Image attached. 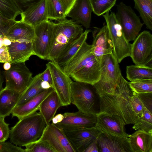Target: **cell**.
Returning <instances> with one entry per match:
<instances>
[{"mask_svg":"<svg viewBox=\"0 0 152 152\" xmlns=\"http://www.w3.org/2000/svg\"><path fill=\"white\" fill-rule=\"evenodd\" d=\"M101 76L93 86L99 95L107 94L120 96L129 100L132 92L128 82L123 77L113 52L102 56L100 59Z\"/></svg>","mask_w":152,"mask_h":152,"instance_id":"6da1fadb","label":"cell"},{"mask_svg":"<svg viewBox=\"0 0 152 152\" xmlns=\"http://www.w3.org/2000/svg\"><path fill=\"white\" fill-rule=\"evenodd\" d=\"M46 125L40 113L35 112L20 119L11 128L10 141L16 145L25 146L39 139Z\"/></svg>","mask_w":152,"mask_h":152,"instance_id":"7a4b0ae2","label":"cell"},{"mask_svg":"<svg viewBox=\"0 0 152 152\" xmlns=\"http://www.w3.org/2000/svg\"><path fill=\"white\" fill-rule=\"evenodd\" d=\"M83 32L82 25L65 18L54 23L52 39L47 60L55 62L68 44Z\"/></svg>","mask_w":152,"mask_h":152,"instance_id":"3957f363","label":"cell"},{"mask_svg":"<svg viewBox=\"0 0 152 152\" xmlns=\"http://www.w3.org/2000/svg\"><path fill=\"white\" fill-rule=\"evenodd\" d=\"M99 96L100 111L98 113L118 115L125 125L135 123L138 117L133 111L129 100L120 96L107 94Z\"/></svg>","mask_w":152,"mask_h":152,"instance_id":"277c9868","label":"cell"},{"mask_svg":"<svg viewBox=\"0 0 152 152\" xmlns=\"http://www.w3.org/2000/svg\"><path fill=\"white\" fill-rule=\"evenodd\" d=\"M108 11L102 15L107 24L113 46V52L118 63L130 56L131 44L126 39L122 27L114 12Z\"/></svg>","mask_w":152,"mask_h":152,"instance_id":"5b68a950","label":"cell"},{"mask_svg":"<svg viewBox=\"0 0 152 152\" xmlns=\"http://www.w3.org/2000/svg\"><path fill=\"white\" fill-rule=\"evenodd\" d=\"M89 84L72 81L71 83V103L78 111L96 115L95 109V96Z\"/></svg>","mask_w":152,"mask_h":152,"instance_id":"8992f818","label":"cell"},{"mask_svg":"<svg viewBox=\"0 0 152 152\" xmlns=\"http://www.w3.org/2000/svg\"><path fill=\"white\" fill-rule=\"evenodd\" d=\"M115 14L122 29L127 40H134L143 25L139 17L137 15L130 6L121 2L117 6Z\"/></svg>","mask_w":152,"mask_h":152,"instance_id":"52a82bcc","label":"cell"},{"mask_svg":"<svg viewBox=\"0 0 152 152\" xmlns=\"http://www.w3.org/2000/svg\"><path fill=\"white\" fill-rule=\"evenodd\" d=\"M130 56L135 65L152 66V35L148 31L141 32L131 44Z\"/></svg>","mask_w":152,"mask_h":152,"instance_id":"ba28073f","label":"cell"},{"mask_svg":"<svg viewBox=\"0 0 152 152\" xmlns=\"http://www.w3.org/2000/svg\"><path fill=\"white\" fill-rule=\"evenodd\" d=\"M50 71L53 86L61 102L62 106L71 103V83L72 80L56 63L50 61L46 65Z\"/></svg>","mask_w":152,"mask_h":152,"instance_id":"9c48e42d","label":"cell"},{"mask_svg":"<svg viewBox=\"0 0 152 152\" xmlns=\"http://www.w3.org/2000/svg\"><path fill=\"white\" fill-rule=\"evenodd\" d=\"M11 67L4 72L5 88L22 93L28 85L32 74L25 62L11 64Z\"/></svg>","mask_w":152,"mask_h":152,"instance_id":"30bf717a","label":"cell"},{"mask_svg":"<svg viewBox=\"0 0 152 152\" xmlns=\"http://www.w3.org/2000/svg\"><path fill=\"white\" fill-rule=\"evenodd\" d=\"M54 23L49 19L34 27V36L32 42L34 55L47 60L52 39Z\"/></svg>","mask_w":152,"mask_h":152,"instance_id":"8fae6325","label":"cell"},{"mask_svg":"<svg viewBox=\"0 0 152 152\" xmlns=\"http://www.w3.org/2000/svg\"><path fill=\"white\" fill-rule=\"evenodd\" d=\"M38 140L47 142L56 152H76L64 131L53 123L47 124Z\"/></svg>","mask_w":152,"mask_h":152,"instance_id":"7c38bea8","label":"cell"},{"mask_svg":"<svg viewBox=\"0 0 152 152\" xmlns=\"http://www.w3.org/2000/svg\"><path fill=\"white\" fill-rule=\"evenodd\" d=\"M63 114V120L55 125L64 130L91 128L95 126L97 121L96 115L86 113L79 111L66 112Z\"/></svg>","mask_w":152,"mask_h":152,"instance_id":"4fadbf2b","label":"cell"},{"mask_svg":"<svg viewBox=\"0 0 152 152\" xmlns=\"http://www.w3.org/2000/svg\"><path fill=\"white\" fill-rule=\"evenodd\" d=\"M95 127L102 133L122 138L129 135L126 132L124 123L117 115H108L97 113Z\"/></svg>","mask_w":152,"mask_h":152,"instance_id":"5bb4252c","label":"cell"},{"mask_svg":"<svg viewBox=\"0 0 152 152\" xmlns=\"http://www.w3.org/2000/svg\"><path fill=\"white\" fill-rule=\"evenodd\" d=\"M63 130L76 152H83L88 145L97 139L102 133L95 126Z\"/></svg>","mask_w":152,"mask_h":152,"instance_id":"9a60e30c","label":"cell"},{"mask_svg":"<svg viewBox=\"0 0 152 152\" xmlns=\"http://www.w3.org/2000/svg\"><path fill=\"white\" fill-rule=\"evenodd\" d=\"M99 152H132L128 138L101 133L97 139Z\"/></svg>","mask_w":152,"mask_h":152,"instance_id":"2e32d148","label":"cell"},{"mask_svg":"<svg viewBox=\"0 0 152 152\" xmlns=\"http://www.w3.org/2000/svg\"><path fill=\"white\" fill-rule=\"evenodd\" d=\"M96 58L92 45L88 44L86 41L63 70L70 77Z\"/></svg>","mask_w":152,"mask_h":152,"instance_id":"e0dca14e","label":"cell"},{"mask_svg":"<svg viewBox=\"0 0 152 152\" xmlns=\"http://www.w3.org/2000/svg\"><path fill=\"white\" fill-rule=\"evenodd\" d=\"M100 60L96 58L70 75L74 80L93 86L101 76Z\"/></svg>","mask_w":152,"mask_h":152,"instance_id":"ac0fdd59","label":"cell"},{"mask_svg":"<svg viewBox=\"0 0 152 152\" xmlns=\"http://www.w3.org/2000/svg\"><path fill=\"white\" fill-rule=\"evenodd\" d=\"M92 12L89 0H76L66 17L87 29L90 26Z\"/></svg>","mask_w":152,"mask_h":152,"instance_id":"d6986e66","label":"cell"},{"mask_svg":"<svg viewBox=\"0 0 152 152\" xmlns=\"http://www.w3.org/2000/svg\"><path fill=\"white\" fill-rule=\"evenodd\" d=\"M7 47L11 57V64L25 62L31 56L34 55L32 42L12 41Z\"/></svg>","mask_w":152,"mask_h":152,"instance_id":"ffe728a7","label":"cell"},{"mask_svg":"<svg viewBox=\"0 0 152 152\" xmlns=\"http://www.w3.org/2000/svg\"><path fill=\"white\" fill-rule=\"evenodd\" d=\"M92 45L94 55L99 59L103 56L113 52V43L106 25L99 29Z\"/></svg>","mask_w":152,"mask_h":152,"instance_id":"44dd1931","label":"cell"},{"mask_svg":"<svg viewBox=\"0 0 152 152\" xmlns=\"http://www.w3.org/2000/svg\"><path fill=\"white\" fill-rule=\"evenodd\" d=\"M54 91L52 88L44 90L23 104L16 106L11 113L12 117L20 120L37 112L44 99Z\"/></svg>","mask_w":152,"mask_h":152,"instance_id":"7402d4cb","label":"cell"},{"mask_svg":"<svg viewBox=\"0 0 152 152\" xmlns=\"http://www.w3.org/2000/svg\"><path fill=\"white\" fill-rule=\"evenodd\" d=\"M20 15V20L34 27L48 19L46 12L45 0H41L31 6Z\"/></svg>","mask_w":152,"mask_h":152,"instance_id":"603a6c76","label":"cell"},{"mask_svg":"<svg viewBox=\"0 0 152 152\" xmlns=\"http://www.w3.org/2000/svg\"><path fill=\"white\" fill-rule=\"evenodd\" d=\"M90 30H86L65 47L54 62L62 69L86 41Z\"/></svg>","mask_w":152,"mask_h":152,"instance_id":"cb8c5ba5","label":"cell"},{"mask_svg":"<svg viewBox=\"0 0 152 152\" xmlns=\"http://www.w3.org/2000/svg\"><path fill=\"white\" fill-rule=\"evenodd\" d=\"M128 138L132 152H152V133L137 130Z\"/></svg>","mask_w":152,"mask_h":152,"instance_id":"d4e9b609","label":"cell"},{"mask_svg":"<svg viewBox=\"0 0 152 152\" xmlns=\"http://www.w3.org/2000/svg\"><path fill=\"white\" fill-rule=\"evenodd\" d=\"M5 36L11 41L32 42L34 36V27L20 20L10 28Z\"/></svg>","mask_w":152,"mask_h":152,"instance_id":"484cf974","label":"cell"},{"mask_svg":"<svg viewBox=\"0 0 152 152\" xmlns=\"http://www.w3.org/2000/svg\"><path fill=\"white\" fill-rule=\"evenodd\" d=\"M21 94L5 87L0 91V117L5 118L12 113Z\"/></svg>","mask_w":152,"mask_h":152,"instance_id":"4316f807","label":"cell"},{"mask_svg":"<svg viewBox=\"0 0 152 152\" xmlns=\"http://www.w3.org/2000/svg\"><path fill=\"white\" fill-rule=\"evenodd\" d=\"M61 106V102L55 91L50 93L44 99L40 105L39 110L47 124L50 123L58 109Z\"/></svg>","mask_w":152,"mask_h":152,"instance_id":"83f0119b","label":"cell"},{"mask_svg":"<svg viewBox=\"0 0 152 152\" xmlns=\"http://www.w3.org/2000/svg\"><path fill=\"white\" fill-rule=\"evenodd\" d=\"M41 75L40 73L32 77L27 87L21 93L17 106L23 104L44 90L41 86Z\"/></svg>","mask_w":152,"mask_h":152,"instance_id":"f1b7e54d","label":"cell"},{"mask_svg":"<svg viewBox=\"0 0 152 152\" xmlns=\"http://www.w3.org/2000/svg\"><path fill=\"white\" fill-rule=\"evenodd\" d=\"M126 77L133 81L140 80H152V66L137 65L128 66L126 67Z\"/></svg>","mask_w":152,"mask_h":152,"instance_id":"f546056e","label":"cell"},{"mask_svg":"<svg viewBox=\"0 0 152 152\" xmlns=\"http://www.w3.org/2000/svg\"><path fill=\"white\" fill-rule=\"evenodd\" d=\"M134 7L139 12L146 27L152 30V0H134Z\"/></svg>","mask_w":152,"mask_h":152,"instance_id":"4dcf8cb0","label":"cell"},{"mask_svg":"<svg viewBox=\"0 0 152 152\" xmlns=\"http://www.w3.org/2000/svg\"><path fill=\"white\" fill-rule=\"evenodd\" d=\"M48 19L58 21L66 18L65 10L59 0H45Z\"/></svg>","mask_w":152,"mask_h":152,"instance_id":"1f68e13d","label":"cell"},{"mask_svg":"<svg viewBox=\"0 0 152 152\" xmlns=\"http://www.w3.org/2000/svg\"><path fill=\"white\" fill-rule=\"evenodd\" d=\"M20 13L13 0H0V15L8 19L15 20Z\"/></svg>","mask_w":152,"mask_h":152,"instance_id":"d6a6232c","label":"cell"},{"mask_svg":"<svg viewBox=\"0 0 152 152\" xmlns=\"http://www.w3.org/2000/svg\"><path fill=\"white\" fill-rule=\"evenodd\" d=\"M134 124L132 128L135 130L152 133V113L145 107L142 116L138 117Z\"/></svg>","mask_w":152,"mask_h":152,"instance_id":"836d02e7","label":"cell"},{"mask_svg":"<svg viewBox=\"0 0 152 152\" xmlns=\"http://www.w3.org/2000/svg\"><path fill=\"white\" fill-rule=\"evenodd\" d=\"M92 12L99 16L109 11L115 5L117 0H89Z\"/></svg>","mask_w":152,"mask_h":152,"instance_id":"e575fe53","label":"cell"},{"mask_svg":"<svg viewBox=\"0 0 152 152\" xmlns=\"http://www.w3.org/2000/svg\"><path fill=\"white\" fill-rule=\"evenodd\" d=\"M131 90L136 93L152 92V80H140L128 82Z\"/></svg>","mask_w":152,"mask_h":152,"instance_id":"d590c367","label":"cell"},{"mask_svg":"<svg viewBox=\"0 0 152 152\" xmlns=\"http://www.w3.org/2000/svg\"><path fill=\"white\" fill-rule=\"evenodd\" d=\"M25 152H56L47 142L37 140L25 146Z\"/></svg>","mask_w":152,"mask_h":152,"instance_id":"8d00e7d4","label":"cell"},{"mask_svg":"<svg viewBox=\"0 0 152 152\" xmlns=\"http://www.w3.org/2000/svg\"><path fill=\"white\" fill-rule=\"evenodd\" d=\"M129 101L132 108L136 115L138 117H142L145 107L136 93L133 92V95L131 97Z\"/></svg>","mask_w":152,"mask_h":152,"instance_id":"74e56055","label":"cell"},{"mask_svg":"<svg viewBox=\"0 0 152 152\" xmlns=\"http://www.w3.org/2000/svg\"><path fill=\"white\" fill-rule=\"evenodd\" d=\"M17 21L0 15V35L5 36L9 29Z\"/></svg>","mask_w":152,"mask_h":152,"instance_id":"f35d334b","label":"cell"},{"mask_svg":"<svg viewBox=\"0 0 152 152\" xmlns=\"http://www.w3.org/2000/svg\"><path fill=\"white\" fill-rule=\"evenodd\" d=\"M4 118L0 117V142L5 141L10 136L9 124L5 121Z\"/></svg>","mask_w":152,"mask_h":152,"instance_id":"ab89813d","label":"cell"},{"mask_svg":"<svg viewBox=\"0 0 152 152\" xmlns=\"http://www.w3.org/2000/svg\"><path fill=\"white\" fill-rule=\"evenodd\" d=\"M25 152V149L14 145L11 142H0V152Z\"/></svg>","mask_w":152,"mask_h":152,"instance_id":"60d3db41","label":"cell"},{"mask_svg":"<svg viewBox=\"0 0 152 152\" xmlns=\"http://www.w3.org/2000/svg\"><path fill=\"white\" fill-rule=\"evenodd\" d=\"M144 107L152 113V92L137 93Z\"/></svg>","mask_w":152,"mask_h":152,"instance_id":"b9f144b4","label":"cell"},{"mask_svg":"<svg viewBox=\"0 0 152 152\" xmlns=\"http://www.w3.org/2000/svg\"><path fill=\"white\" fill-rule=\"evenodd\" d=\"M16 6L20 11L24 12L31 6L41 0H13Z\"/></svg>","mask_w":152,"mask_h":152,"instance_id":"7bdbcfd3","label":"cell"},{"mask_svg":"<svg viewBox=\"0 0 152 152\" xmlns=\"http://www.w3.org/2000/svg\"><path fill=\"white\" fill-rule=\"evenodd\" d=\"M11 61L7 46L3 45L0 48V63L10 62Z\"/></svg>","mask_w":152,"mask_h":152,"instance_id":"ee69618b","label":"cell"},{"mask_svg":"<svg viewBox=\"0 0 152 152\" xmlns=\"http://www.w3.org/2000/svg\"><path fill=\"white\" fill-rule=\"evenodd\" d=\"M46 66V68L45 70L41 73L40 78L42 81L48 82L53 86V81L51 72L48 67Z\"/></svg>","mask_w":152,"mask_h":152,"instance_id":"f6af8a7d","label":"cell"},{"mask_svg":"<svg viewBox=\"0 0 152 152\" xmlns=\"http://www.w3.org/2000/svg\"><path fill=\"white\" fill-rule=\"evenodd\" d=\"M76 0H59L65 10L66 15Z\"/></svg>","mask_w":152,"mask_h":152,"instance_id":"bcb514c9","label":"cell"},{"mask_svg":"<svg viewBox=\"0 0 152 152\" xmlns=\"http://www.w3.org/2000/svg\"><path fill=\"white\" fill-rule=\"evenodd\" d=\"M83 152H99L97 142V139L90 144Z\"/></svg>","mask_w":152,"mask_h":152,"instance_id":"7dc6e473","label":"cell"},{"mask_svg":"<svg viewBox=\"0 0 152 152\" xmlns=\"http://www.w3.org/2000/svg\"><path fill=\"white\" fill-rule=\"evenodd\" d=\"M64 118L63 114H58L55 116L52 119V123L56 124L61 122Z\"/></svg>","mask_w":152,"mask_h":152,"instance_id":"c3c4849f","label":"cell"},{"mask_svg":"<svg viewBox=\"0 0 152 152\" xmlns=\"http://www.w3.org/2000/svg\"><path fill=\"white\" fill-rule=\"evenodd\" d=\"M41 86L43 90L47 89L52 88L51 86L48 82L43 81H42L41 82Z\"/></svg>","mask_w":152,"mask_h":152,"instance_id":"681fc988","label":"cell"},{"mask_svg":"<svg viewBox=\"0 0 152 152\" xmlns=\"http://www.w3.org/2000/svg\"><path fill=\"white\" fill-rule=\"evenodd\" d=\"M11 43V41L6 36L3 37V45L7 46L10 45Z\"/></svg>","mask_w":152,"mask_h":152,"instance_id":"f907efd6","label":"cell"},{"mask_svg":"<svg viewBox=\"0 0 152 152\" xmlns=\"http://www.w3.org/2000/svg\"><path fill=\"white\" fill-rule=\"evenodd\" d=\"M3 78L2 74L1 72L0 69V91L3 88Z\"/></svg>","mask_w":152,"mask_h":152,"instance_id":"816d5d0a","label":"cell"},{"mask_svg":"<svg viewBox=\"0 0 152 152\" xmlns=\"http://www.w3.org/2000/svg\"><path fill=\"white\" fill-rule=\"evenodd\" d=\"M11 66V64L10 63V62H7L4 63L3 67L4 69L5 70H9Z\"/></svg>","mask_w":152,"mask_h":152,"instance_id":"f5cc1de1","label":"cell"},{"mask_svg":"<svg viewBox=\"0 0 152 152\" xmlns=\"http://www.w3.org/2000/svg\"><path fill=\"white\" fill-rule=\"evenodd\" d=\"M4 36H1L0 37V48L3 45V37Z\"/></svg>","mask_w":152,"mask_h":152,"instance_id":"db71d44e","label":"cell"},{"mask_svg":"<svg viewBox=\"0 0 152 152\" xmlns=\"http://www.w3.org/2000/svg\"><path fill=\"white\" fill-rule=\"evenodd\" d=\"M1 36H0V37Z\"/></svg>","mask_w":152,"mask_h":152,"instance_id":"11a10c76","label":"cell"}]
</instances>
